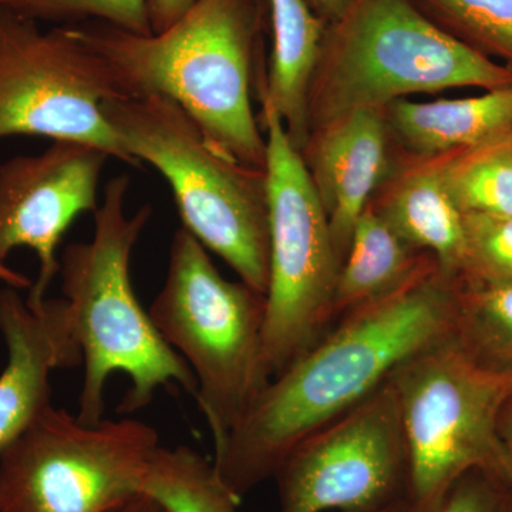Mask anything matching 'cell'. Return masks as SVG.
Wrapping results in <instances>:
<instances>
[{"instance_id":"obj_17","label":"cell","mask_w":512,"mask_h":512,"mask_svg":"<svg viewBox=\"0 0 512 512\" xmlns=\"http://www.w3.org/2000/svg\"><path fill=\"white\" fill-rule=\"evenodd\" d=\"M372 205L409 247L433 256L441 274L458 278L464 255L463 214L444 187L439 160L410 168Z\"/></svg>"},{"instance_id":"obj_28","label":"cell","mask_w":512,"mask_h":512,"mask_svg":"<svg viewBox=\"0 0 512 512\" xmlns=\"http://www.w3.org/2000/svg\"><path fill=\"white\" fill-rule=\"evenodd\" d=\"M498 436H500L501 446H503L512 488V397L505 404L500 421H498Z\"/></svg>"},{"instance_id":"obj_31","label":"cell","mask_w":512,"mask_h":512,"mask_svg":"<svg viewBox=\"0 0 512 512\" xmlns=\"http://www.w3.org/2000/svg\"><path fill=\"white\" fill-rule=\"evenodd\" d=\"M376 512H413V508L412 505H410L409 500H404L400 501V503L390 505V507L384 508V510Z\"/></svg>"},{"instance_id":"obj_22","label":"cell","mask_w":512,"mask_h":512,"mask_svg":"<svg viewBox=\"0 0 512 512\" xmlns=\"http://www.w3.org/2000/svg\"><path fill=\"white\" fill-rule=\"evenodd\" d=\"M431 20L483 55L512 67V0H412Z\"/></svg>"},{"instance_id":"obj_24","label":"cell","mask_w":512,"mask_h":512,"mask_svg":"<svg viewBox=\"0 0 512 512\" xmlns=\"http://www.w3.org/2000/svg\"><path fill=\"white\" fill-rule=\"evenodd\" d=\"M458 281L512 285V215H463Z\"/></svg>"},{"instance_id":"obj_20","label":"cell","mask_w":512,"mask_h":512,"mask_svg":"<svg viewBox=\"0 0 512 512\" xmlns=\"http://www.w3.org/2000/svg\"><path fill=\"white\" fill-rule=\"evenodd\" d=\"M451 340L484 365L512 367V285L457 279Z\"/></svg>"},{"instance_id":"obj_25","label":"cell","mask_w":512,"mask_h":512,"mask_svg":"<svg viewBox=\"0 0 512 512\" xmlns=\"http://www.w3.org/2000/svg\"><path fill=\"white\" fill-rule=\"evenodd\" d=\"M512 490L500 478L473 470L458 478L429 512H507Z\"/></svg>"},{"instance_id":"obj_3","label":"cell","mask_w":512,"mask_h":512,"mask_svg":"<svg viewBox=\"0 0 512 512\" xmlns=\"http://www.w3.org/2000/svg\"><path fill=\"white\" fill-rule=\"evenodd\" d=\"M128 188L127 174L111 178L94 212L92 241L72 242L60 256L63 299L83 353L77 419L86 424L103 420L104 390L116 372L131 380L119 413L138 412L168 384L197 390L190 366L165 342L131 284V254L153 210L146 204L128 215Z\"/></svg>"},{"instance_id":"obj_10","label":"cell","mask_w":512,"mask_h":512,"mask_svg":"<svg viewBox=\"0 0 512 512\" xmlns=\"http://www.w3.org/2000/svg\"><path fill=\"white\" fill-rule=\"evenodd\" d=\"M124 96L113 67L67 26L43 30L0 9V143L10 137L77 141L137 167L103 114Z\"/></svg>"},{"instance_id":"obj_6","label":"cell","mask_w":512,"mask_h":512,"mask_svg":"<svg viewBox=\"0 0 512 512\" xmlns=\"http://www.w3.org/2000/svg\"><path fill=\"white\" fill-rule=\"evenodd\" d=\"M148 313L194 373V396L218 450L271 380L264 357L265 295L225 279L208 249L181 227Z\"/></svg>"},{"instance_id":"obj_1","label":"cell","mask_w":512,"mask_h":512,"mask_svg":"<svg viewBox=\"0 0 512 512\" xmlns=\"http://www.w3.org/2000/svg\"><path fill=\"white\" fill-rule=\"evenodd\" d=\"M456 279L439 265L399 291L342 316L269 380L222 446L214 467L239 501L274 477L286 454L389 382L410 357L451 338Z\"/></svg>"},{"instance_id":"obj_9","label":"cell","mask_w":512,"mask_h":512,"mask_svg":"<svg viewBox=\"0 0 512 512\" xmlns=\"http://www.w3.org/2000/svg\"><path fill=\"white\" fill-rule=\"evenodd\" d=\"M160 436L136 419L82 423L50 404L0 456V512H104L141 493Z\"/></svg>"},{"instance_id":"obj_32","label":"cell","mask_w":512,"mask_h":512,"mask_svg":"<svg viewBox=\"0 0 512 512\" xmlns=\"http://www.w3.org/2000/svg\"><path fill=\"white\" fill-rule=\"evenodd\" d=\"M507 512H512V508H511V510H508Z\"/></svg>"},{"instance_id":"obj_4","label":"cell","mask_w":512,"mask_h":512,"mask_svg":"<svg viewBox=\"0 0 512 512\" xmlns=\"http://www.w3.org/2000/svg\"><path fill=\"white\" fill-rule=\"evenodd\" d=\"M511 83L512 67L448 33L412 0H349L326 28L309 92V134L349 111L384 109L412 94Z\"/></svg>"},{"instance_id":"obj_11","label":"cell","mask_w":512,"mask_h":512,"mask_svg":"<svg viewBox=\"0 0 512 512\" xmlns=\"http://www.w3.org/2000/svg\"><path fill=\"white\" fill-rule=\"evenodd\" d=\"M279 512H376L409 500L392 382L303 439L276 468Z\"/></svg>"},{"instance_id":"obj_16","label":"cell","mask_w":512,"mask_h":512,"mask_svg":"<svg viewBox=\"0 0 512 512\" xmlns=\"http://www.w3.org/2000/svg\"><path fill=\"white\" fill-rule=\"evenodd\" d=\"M272 53L261 101H266L292 143L303 150L309 137V92L328 23L306 0H268Z\"/></svg>"},{"instance_id":"obj_27","label":"cell","mask_w":512,"mask_h":512,"mask_svg":"<svg viewBox=\"0 0 512 512\" xmlns=\"http://www.w3.org/2000/svg\"><path fill=\"white\" fill-rule=\"evenodd\" d=\"M104 512H171L157 498L151 497L150 494L137 493L120 501L119 504L113 505L109 510Z\"/></svg>"},{"instance_id":"obj_13","label":"cell","mask_w":512,"mask_h":512,"mask_svg":"<svg viewBox=\"0 0 512 512\" xmlns=\"http://www.w3.org/2000/svg\"><path fill=\"white\" fill-rule=\"evenodd\" d=\"M19 289H0V333L8 362L0 373V456L52 404L50 375L83 363L63 298L29 305Z\"/></svg>"},{"instance_id":"obj_21","label":"cell","mask_w":512,"mask_h":512,"mask_svg":"<svg viewBox=\"0 0 512 512\" xmlns=\"http://www.w3.org/2000/svg\"><path fill=\"white\" fill-rule=\"evenodd\" d=\"M437 160L461 214L512 215V136Z\"/></svg>"},{"instance_id":"obj_5","label":"cell","mask_w":512,"mask_h":512,"mask_svg":"<svg viewBox=\"0 0 512 512\" xmlns=\"http://www.w3.org/2000/svg\"><path fill=\"white\" fill-rule=\"evenodd\" d=\"M103 114L137 168H156L173 191L183 228L266 295L269 225L265 170L212 146L174 100L161 94L104 101Z\"/></svg>"},{"instance_id":"obj_8","label":"cell","mask_w":512,"mask_h":512,"mask_svg":"<svg viewBox=\"0 0 512 512\" xmlns=\"http://www.w3.org/2000/svg\"><path fill=\"white\" fill-rule=\"evenodd\" d=\"M261 117L269 225L264 357L272 379L325 335L342 261L301 151L266 101Z\"/></svg>"},{"instance_id":"obj_26","label":"cell","mask_w":512,"mask_h":512,"mask_svg":"<svg viewBox=\"0 0 512 512\" xmlns=\"http://www.w3.org/2000/svg\"><path fill=\"white\" fill-rule=\"evenodd\" d=\"M194 3L195 0H147L153 33L161 32L173 25L175 20L180 19Z\"/></svg>"},{"instance_id":"obj_19","label":"cell","mask_w":512,"mask_h":512,"mask_svg":"<svg viewBox=\"0 0 512 512\" xmlns=\"http://www.w3.org/2000/svg\"><path fill=\"white\" fill-rule=\"evenodd\" d=\"M141 493L157 498L171 512H237L239 504L214 463L188 446L158 448Z\"/></svg>"},{"instance_id":"obj_7","label":"cell","mask_w":512,"mask_h":512,"mask_svg":"<svg viewBox=\"0 0 512 512\" xmlns=\"http://www.w3.org/2000/svg\"><path fill=\"white\" fill-rule=\"evenodd\" d=\"M390 382L406 441L413 512H429L473 470L511 488L498 421L512 397V367L484 365L450 338L410 357Z\"/></svg>"},{"instance_id":"obj_29","label":"cell","mask_w":512,"mask_h":512,"mask_svg":"<svg viewBox=\"0 0 512 512\" xmlns=\"http://www.w3.org/2000/svg\"><path fill=\"white\" fill-rule=\"evenodd\" d=\"M316 15L326 23H333L345 12L349 0H306Z\"/></svg>"},{"instance_id":"obj_12","label":"cell","mask_w":512,"mask_h":512,"mask_svg":"<svg viewBox=\"0 0 512 512\" xmlns=\"http://www.w3.org/2000/svg\"><path fill=\"white\" fill-rule=\"evenodd\" d=\"M106 151L77 141H53L42 153L22 154L0 164V262L16 248L36 252L39 275L26 302L45 301L59 275L60 242L84 212L99 208L97 194Z\"/></svg>"},{"instance_id":"obj_23","label":"cell","mask_w":512,"mask_h":512,"mask_svg":"<svg viewBox=\"0 0 512 512\" xmlns=\"http://www.w3.org/2000/svg\"><path fill=\"white\" fill-rule=\"evenodd\" d=\"M0 9L37 23L66 26L92 20L134 35L153 33L147 0H0Z\"/></svg>"},{"instance_id":"obj_18","label":"cell","mask_w":512,"mask_h":512,"mask_svg":"<svg viewBox=\"0 0 512 512\" xmlns=\"http://www.w3.org/2000/svg\"><path fill=\"white\" fill-rule=\"evenodd\" d=\"M434 265L433 256L409 247L370 204L356 222L340 265L333 319L392 295Z\"/></svg>"},{"instance_id":"obj_30","label":"cell","mask_w":512,"mask_h":512,"mask_svg":"<svg viewBox=\"0 0 512 512\" xmlns=\"http://www.w3.org/2000/svg\"><path fill=\"white\" fill-rule=\"evenodd\" d=\"M0 282L16 289H28L32 286L28 276L20 274V272L9 268L8 265L2 264V262H0Z\"/></svg>"},{"instance_id":"obj_2","label":"cell","mask_w":512,"mask_h":512,"mask_svg":"<svg viewBox=\"0 0 512 512\" xmlns=\"http://www.w3.org/2000/svg\"><path fill=\"white\" fill-rule=\"evenodd\" d=\"M265 0H195L173 25L134 35L101 22L66 25L109 62L124 96L174 100L212 146L265 167L266 137L252 109L259 83Z\"/></svg>"},{"instance_id":"obj_15","label":"cell","mask_w":512,"mask_h":512,"mask_svg":"<svg viewBox=\"0 0 512 512\" xmlns=\"http://www.w3.org/2000/svg\"><path fill=\"white\" fill-rule=\"evenodd\" d=\"M387 133L410 154L437 160L512 136V83L466 99L384 107Z\"/></svg>"},{"instance_id":"obj_14","label":"cell","mask_w":512,"mask_h":512,"mask_svg":"<svg viewBox=\"0 0 512 512\" xmlns=\"http://www.w3.org/2000/svg\"><path fill=\"white\" fill-rule=\"evenodd\" d=\"M387 134L384 109H356L312 130L301 151L340 261L386 173Z\"/></svg>"}]
</instances>
